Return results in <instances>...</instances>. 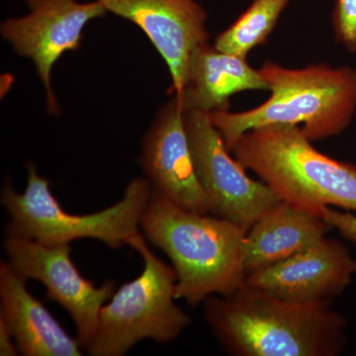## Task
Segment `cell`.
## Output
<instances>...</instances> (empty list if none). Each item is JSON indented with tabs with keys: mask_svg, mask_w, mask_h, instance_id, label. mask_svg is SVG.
I'll return each mask as SVG.
<instances>
[{
	"mask_svg": "<svg viewBox=\"0 0 356 356\" xmlns=\"http://www.w3.org/2000/svg\"><path fill=\"white\" fill-rule=\"evenodd\" d=\"M204 316L225 350L236 356H337L348 320L331 306L304 305L243 283L204 301Z\"/></svg>",
	"mask_w": 356,
	"mask_h": 356,
	"instance_id": "obj_1",
	"label": "cell"
},
{
	"mask_svg": "<svg viewBox=\"0 0 356 356\" xmlns=\"http://www.w3.org/2000/svg\"><path fill=\"white\" fill-rule=\"evenodd\" d=\"M140 228L172 261L177 298L189 306L214 295L229 296L245 283L247 232L234 222L185 209L153 189Z\"/></svg>",
	"mask_w": 356,
	"mask_h": 356,
	"instance_id": "obj_2",
	"label": "cell"
},
{
	"mask_svg": "<svg viewBox=\"0 0 356 356\" xmlns=\"http://www.w3.org/2000/svg\"><path fill=\"white\" fill-rule=\"evenodd\" d=\"M259 70L269 86L266 102L247 111L210 114L229 151L243 134L264 126L301 128L312 142L350 126L356 111L355 67L321 63L292 69L267 60Z\"/></svg>",
	"mask_w": 356,
	"mask_h": 356,
	"instance_id": "obj_3",
	"label": "cell"
},
{
	"mask_svg": "<svg viewBox=\"0 0 356 356\" xmlns=\"http://www.w3.org/2000/svg\"><path fill=\"white\" fill-rule=\"evenodd\" d=\"M231 153L294 207L321 217L327 207L356 212V165L318 152L301 128L248 131Z\"/></svg>",
	"mask_w": 356,
	"mask_h": 356,
	"instance_id": "obj_4",
	"label": "cell"
},
{
	"mask_svg": "<svg viewBox=\"0 0 356 356\" xmlns=\"http://www.w3.org/2000/svg\"><path fill=\"white\" fill-rule=\"evenodd\" d=\"M152 192L147 178L136 177L114 205L92 214H70L54 196L50 181L39 175L34 163H29L25 191L19 193L7 182L0 201L10 217L6 235L46 245H70L79 238H95L117 250L128 245L139 232L140 218Z\"/></svg>",
	"mask_w": 356,
	"mask_h": 356,
	"instance_id": "obj_5",
	"label": "cell"
},
{
	"mask_svg": "<svg viewBox=\"0 0 356 356\" xmlns=\"http://www.w3.org/2000/svg\"><path fill=\"white\" fill-rule=\"evenodd\" d=\"M128 245L142 257L144 269L102 307L97 332L86 348L89 355H125L143 339L168 343L191 324V316L175 303V268L154 254L140 232Z\"/></svg>",
	"mask_w": 356,
	"mask_h": 356,
	"instance_id": "obj_6",
	"label": "cell"
},
{
	"mask_svg": "<svg viewBox=\"0 0 356 356\" xmlns=\"http://www.w3.org/2000/svg\"><path fill=\"white\" fill-rule=\"evenodd\" d=\"M184 124L209 214L228 220L248 232L282 200L264 181L248 177L247 168L231 156L209 113L184 110Z\"/></svg>",
	"mask_w": 356,
	"mask_h": 356,
	"instance_id": "obj_7",
	"label": "cell"
},
{
	"mask_svg": "<svg viewBox=\"0 0 356 356\" xmlns=\"http://www.w3.org/2000/svg\"><path fill=\"white\" fill-rule=\"evenodd\" d=\"M7 264L26 280L42 283L47 298L60 304L70 314L76 339L86 348L97 332L102 308L115 292L114 281L96 287L84 278L72 261L70 245L43 243L6 235L3 243Z\"/></svg>",
	"mask_w": 356,
	"mask_h": 356,
	"instance_id": "obj_8",
	"label": "cell"
},
{
	"mask_svg": "<svg viewBox=\"0 0 356 356\" xmlns=\"http://www.w3.org/2000/svg\"><path fill=\"white\" fill-rule=\"evenodd\" d=\"M29 13L9 18L1 24V35L13 50L30 58L43 83L49 110L60 109L51 86V70L58 58L81 46L84 28L107 13L99 1L26 0Z\"/></svg>",
	"mask_w": 356,
	"mask_h": 356,
	"instance_id": "obj_9",
	"label": "cell"
},
{
	"mask_svg": "<svg viewBox=\"0 0 356 356\" xmlns=\"http://www.w3.org/2000/svg\"><path fill=\"white\" fill-rule=\"evenodd\" d=\"M356 275V259L344 243L324 238L298 254L248 274L245 284L304 305L331 306Z\"/></svg>",
	"mask_w": 356,
	"mask_h": 356,
	"instance_id": "obj_10",
	"label": "cell"
},
{
	"mask_svg": "<svg viewBox=\"0 0 356 356\" xmlns=\"http://www.w3.org/2000/svg\"><path fill=\"white\" fill-rule=\"evenodd\" d=\"M96 1L107 13L131 21L142 29L168 65L172 77L170 92L180 95L192 53L209 40L205 8L196 0Z\"/></svg>",
	"mask_w": 356,
	"mask_h": 356,
	"instance_id": "obj_11",
	"label": "cell"
},
{
	"mask_svg": "<svg viewBox=\"0 0 356 356\" xmlns=\"http://www.w3.org/2000/svg\"><path fill=\"white\" fill-rule=\"evenodd\" d=\"M140 165L154 191L185 209L209 214L185 130L184 110L175 96L156 115L145 137Z\"/></svg>",
	"mask_w": 356,
	"mask_h": 356,
	"instance_id": "obj_12",
	"label": "cell"
},
{
	"mask_svg": "<svg viewBox=\"0 0 356 356\" xmlns=\"http://www.w3.org/2000/svg\"><path fill=\"white\" fill-rule=\"evenodd\" d=\"M26 281L7 261H1L0 318L13 332L21 355H83L77 339L70 337L44 304L33 296Z\"/></svg>",
	"mask_w": 356,
	"mask_h": 356,
	"instance_id": "obj_13",
	"label": "cell"
},
{
	"mask_svg": "<svg viewBox=\"0 0 356 356\" xmlns=\"http://www.w3.org/2000/svg\"><path fill=\"white\" fill-rule=\"evenodd\" d=\"M269 90L259 70L247 58L218 50L206 42L192 53L182 92L175 96L184 110L213 112L229 109L232 96L243 91Z\"/></svg>",
	"mask_w": 356,
	"mask_h": 356,
	"instance_id": "obj_14",
	"label": "cell"
},
{
	"mask_svg": "<svg viewBox=\"0 0 356 356\" xmlns=\"http://www.w3.org/2000/svg\"><path fill=\"white\" fill-rule=\"evenodd\" d=\"M323 217L281 201L245 234L243 264L250 274L310 247L331 231Z\"/></svg>",
	"mask_w": 356,
	"mask_h": 356,
	"instance_id": "obj_15",
	"label": "cell"
},
{
	"mask_svg": "<svg viewBox=\"0 0 356 356\" xmlns=\"http://www.w3.org/2000/svg\"><path fill=\"white\" fill-rule=\"evenodd\" d=\"M291 0H252L238 19L218 35V50L247 58L257 47L266 44Z\"/></svg>",
	"mask_w": 356,
	"mask_h": 356,
	"instance_id": "obj_16",
	"label": "cell"
},
{
	"mask_svg": "<svg viewBox=\"0 0 356 356\" xmlns=\"http://www.w3.org/2000/svg\"><path fill=\"white\" fill-rule=\"evenodd\" d=\"M334 39L348 51H356V0H336L332 13Z\"/></svg>",
	"mask_w": 356,
	"mask_h": 356,
	"instance_id": "obj_17",
	"label": "cell"
},
{
	"mask_svg": "<svg viewBox=\"0 0 356 356\" xmlns=\"http://www.w3.org/2000/svg\"><path fill=\"white\" fill-rule=\"evenodd\" d=\"M322 217L332 229H336L343 238L356 245V215L350 211L327 207L323 211Z\"/></svg>",
	"mask_w": 356,
	"mask_h": 356,
	"instance_id": "obj_18",
	"label": "cell"
},
{
	"mask_svg": "<svg viewBox=\"0 0 356 356\" xmlns=\"http://www.w3.org/2000/svg\"><path fill=\"white\" fill-rule=\"evenodd\" d=\"M19 348L6 323L0 318V355L16 356L19 355Z\"/></svg>",
	"mask_w": 356,
	"mask_h": 356,
	"instance_id": "obj_19",
	"label": "cell"
}]
</instances>
